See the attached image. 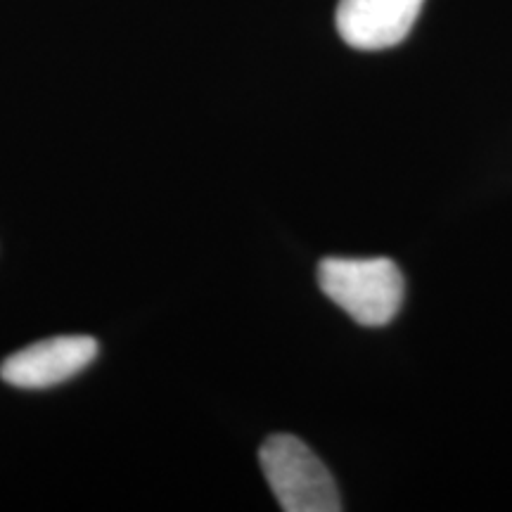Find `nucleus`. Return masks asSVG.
Instances as JSON below:
<instances>
[{
    "mask_svg": "<svg viewBox=\"0 0 512 512\" xmlns=\"http://www.w3.org/2000/svg\"><path fill=\"white\" fill-rule=\"evenodd\" d=\"M98 356V342L86 335L43 339L5 358L0 377L19 389H46L72 380Z\"/></svg>",
    "mask_w": 512,
    "mask_h": 512,
    "instance_id": "obj_3",
    "label": "nucleus"
},
{
    "mask_svg": "<svg viewBox=\"0 0 512 512\" xmlns=\"http://www.w3.org/2000/svg\"><path fill=\"white\" fill-rule=\"evenodd\" d=\"M259 463L275 501L287 512H339L342 501L328 467L304 441L273 434L259 451Z\"/></svg>",
    "mask_w": 512,
    "mask_h": 512,
    "instance_id": "obj_2",
    "label": "nucleus"
},
{
    "mask_svg": "<svg viewBox=\"0 0 512 512\" xmlns=\"http://www.w3.org/2000/svg\"><path fill=\"white\" fill-rule=\"evenodd\" d=\"M318 285L339 309L366 328L392 323L403 302V275L392 259L330 256L318 266Z\"/></svg>",
    "mask_w": 512,
    "mask_h": 512,
    "instance_id": "obj_1",
    "label": "nucleus"
},
{
    "mask_svg": "<svg viewBox=\"0 0 512 512\" xmlns=\"http://www.w3.org/2000/svg\"><path fill=\"white\" fill-rule=\"evenodd\" d=\"M425 0H339L337 31L351 48L384 50L411 34Z\"/></svg>",
    "mask_w": 512,
    "mask_h": 512,
    "instance_id": "obj_4",
    "label": "nucleus"
}]
</instances>
